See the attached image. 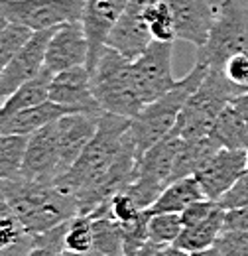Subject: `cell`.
<instances>
[{
  "instance_id": "6da1fadb",
  "label": "cell",
  "mask_w": 248,
  "mask_h": 256,
  "mask_svg": "<svg viewBox=\"0 0 248 256\" xmlns=\"http://www.w3.org/2000/svg\"><path fill=\"white\" fill-rule=\"evenodd\" d=\"M130 140V118L104 112L98 118L96 132L75 164L54 180V186L71 195L77 203L81 195L94 188L116 164Z\"/></svg>"
},
{
  "instance_id": "7a4b0ae2",
  "label": "cell",
  "mask_w": 248,
  "mask_h": 256,
  "mask_svg": "<svg viewBox=\"0 0 248 256\" xmlns=\"http://www.w3.org/2000/svg\"><path fill=\"white\" fill-rule=\"evenodd\" d=\"M0 188L12 213L20 219L30 236L42 234L79 215L75 199L58 190L54 182L46 184L16 178L0 182Z\"/></svg>"
},
{
  "instance_id": "3957f363",
  "label": "cell",
  "mask_w": 248,
  "mask_h": 256,
  "mask_svg": "<svg viewBox=\"0 0 248 256\" xmlns=\"http://www.w3.org/2000/svg\"><path fill=\"white\" fill-rule=\"evenodd\" d=\"M207 71H209L207 65L195 62L191 71L184 79H180L166 95L148 102L134 118H130V136L134 140L138 158L174 130L184 104L191 93L201 85Z\"/></svg>"
},
{
  "instance_id": "277c9868",
  "label": "cell",
  "mask_w": 248,
  "mask_h": 256,
  "mask_svg": "<svg viewBox=\"0 0 248 256\" xmlns=\"http://www.w3.org/2000/svg\"><path fill=\"white\" fill-rule=\"evenodd\" d=\"M242 91L224 77L222 69L209 67L201 85L187 98L178 116V122L170 134H176L184 140L209 136L217 116Z\"/></svg>"
},
{
  "instance_id": "5b68a950",
  "label": "cell",
  "mask_w": 248,
  "mask_h": 256,
  "mask_svg": "<svg viewBox=\"0 0 248 256\" xmlns=\"http://www.w3.org/2000/svg\"><path fill=\"white\" fill-rule=\"evenodd\" d=\"M91 87L98 106L104 112L134 118L144 108L132 79V60L120 56L108 46L102 50L91 71Z\"/></svg>"
},
{
  "instance_id": "8992f818",
  "label": "cell",
  "mask_w": 248,
  "mask_h": 256,
  "mask_svg": "<svg viewBox=\"0 0 248 256\" xmlns=\"http://www.w3.org/2000/svg\"><path fill=\"white\" fill-rule=\"evenodd\" d=\"M248 50V8L236 0H220L213 6V22L195 62L220 69L224 62Z\"/></svg>"
},
{
  "instance_id": "52a82bcc",
  "label": "cell",
  "mask_w": 248,
  "mask_h": 256,
  "mask_svg": "<svg viewBox=\"0 0 248 256\" xmlns=\"http://www.w3.org/2000/svg\"><path fill=\"white\" fill-rule=\"evenodd\" d=\"M83 6L85 0H0V18L40 32L81 20Z\"/></svg>"
},
{
  "instance_id": "ba28073f",
  "label": "cell",
  "mask_w": 248,
  "mask_h": 256,
  "mask_svg": "<svg viewBox=\"0 0 248 256\" xmlns=\"http://www.w3.org/2000/svg\"><path fill=\"white\" fill-rule=\"evenodd\" d=\"M172 42H152L144 54L132 60V79L144 106L166 95L178 79L172 73Z\"/></svg>"
},
{
  "instance_id": "9c48e42d",
  "label": "cell",
  "mask_w": 248,
  "mask_h": 256,
  "mask_svg": "<svg viewBox=\"0 0 248 256\" xmlns=\"http://www.w3.org/2000/svg\"><path fill=\"white\" fill-rule=\"evenodd\" d=\"M63 174L62 160H60V148H58V136L56 124L36 130L26 140V150L22 158V172L20 178L30 182H54L58 176Z\"/></svg>"
},
{
  "instance_id": "30bf717a",
  "label": "cell",
  "mask_w": 248,
  "mask_h": 256,
  "mask_svg": "<svg viewBox=\"0 0 248 256\" xmlns=\"http://www.w3.org/2000/svg\"><path fill=\"white\" fill-rule=\"evenodd\" d=\"M56 28L52 30H40L30 36V40L24 44V48L16 54V58L4 67L0 73V102L10 96L20 85L40 75L46 67V50L50 44V38Z\"/></svg>"
},
{
  "instance_id": "8fae6325",
  "label": "cell",
  "mask_w": 248,
  "mask_h": 256,
  "mask_svg": "<svg viewBox=\"0 0 248 256\" xmlns=\"http://www.w3.org/2000/svg\"><path fill=\"white\" fill-rule=\"evenodd\" d=\"M128 0H85L81 26L89 44V60L87 69L93 71L102 50L106 48V40L118 22Z\"/></svg>"
},
{
  "instance_id": "7c38bea8",
  "label": "cell",
  "mask_w": 248,
  "mask_h": 256,
  "mask_svg": "<svg viewBox=\"0 0 248 256\" xmlns=\"http://www.w3.org/2000/svg\"><path fill=\"white\" fill-rule=\"evenodd\" d=\"M152 0H128L118 22L106 40V46L128 60H136L154 42L144 20V8Z\"/></svg>"
},
{
  "instance_id": "4fadbf2b",
  "label": "cell",
  "mask_w": 248,
  "mask_h": 256,
  "mask_svg": "<svg viewBox=\"0 0 248 256\" xmlns=\"http://www.w3.org/2000/svg\"><path fill=\"white\" fill-rule=\"evenodd\" d=\"M246 172V150L218 148L217 154L195 174V178L203 190V195L211 201H218L220 195Z\"/></svg>"
},
{
  "instance_id": "5bb4252c",
  "label": "cell",
  "mask_w": 248,
  "mask_h": 256,
  "mask_svg": "<svg viewBox=\"0 0 248 256\" xmlns=\"http://www.w3.org/2000/svg\"><path fill=\"white\" fill-rule=\"evenodd\" d=\"M87 60H89V44L83 32L81 20L58 26L46 50V69L56 75L71 67L87 65Z\"/></svg>"
},
{
  "instance_id": "9a60e30c",
  "label": "cell",
  "mask_w": 248,
  "mask_h": 256,
  "mask_svg": "<svg viewBox=\"0 0 248 256\" xmlns=\"http://www.w3.org/2000/svg\"><path fill=\"white\" fill-rule=\"evenodd\" d=\"M102 112H69L58 118L56 124V136H58V148H60V160H62L63 172H67L75 160L81 156L85 146L91 142L96 132L98 118Z\"/></svg>"
},
{
  "instance_id": "2e32d148",
  "label": "cell",
  "mask_w": 248,
  "mask_h": 256,
  "mask_svg": "<svg viewBox=\"0 0 248 256\" xmlns=\"http://www.w3.org/2000/svg\"><path fill=\"white\" fill-rule=\"evenodd\" d=\"M50 100L69 106L73 110L85 112H102L91 87V71L81 67H71L62 73H56L50 83Z\"/></svg>"
},
{
  "instance_id": "e0dca14e",
  "label": "cell",
  "mask_w": 248,
  "mask_h": 256,
  "mask_svg": "<svg viewBox=\"0 0 248 256\" xmlns=\"http://www.w3.org/2000/svg\"><path fill=\"white\" fill-rule=\"evenodd\" d=\"M172 12L176 40L203 46L213 22V6L207 0H164Z\"/></svg>"
},
{
  "instance_id": "ac0fdd59",
  "label": "cell",
  "mask_w": 248,
  "mask_h": 256,
  "mask_svg": "<svg viewBox=\"0 0 248 256\" xmlns=\"http://www.w3.org/2000/svg\"><path fill=\"white\" fill-rule=\"evenodd\" d=\"M79 112L69 106H62L54 100H46L38 106H32L26 110H20L16 114L0 118V134H14V136H30L36 130L48 126L62 118L63 114Z\"/></svg>"
},
{
  "instance_id": "d6986e66",
  "label": "cell",
  "mask_w": 248,
  "mask_h": 256,
  "mask_svg": "<svg viewBox=\"0 0 248 256\" xmlns=\"http://www.w3.org/2000/svg\"><path fill=\"white\" fill-rule=\"evenodd\" d=\"M218 148L220 146L211 136L193 138V140H182V146H180L176 162H174V172H172L170 184L176 182V180H182V178L195 176L207 162L217 154Z\"/></svg>"
},
{
  "instance_id": "ffe728a7",
  "label": "cell",
  "mask_w": 248,
  "mask_h": 256,
  "mask_svg": "<svg viewBox=\"0 0 248 256\" xmlns=\"http://www.w3.org/2000/svg\"><path fill=\"white\" fill-rule=\"evenodd\" d=\"M89 217L93 223L94 252H98L100 256H124L122 224L110 215L108 203L100 205Z\"/></svg>"
},
{
  "instance_id": "44dd1931",
  "label": "cell",
  "mask_w": 248,
  "mask_h": 256,
  "mask_svg": "<svg viewBox=\"0 0 248 256\" xmlns=\"http://www.w3.org/2000/svg\"><path fill=\"white\" fill-rule=\"evenodd\" d=\"M54 73L48 71L44 67V71L40 75H36L34 79L26 81L24 85H20L10 96H6L0 104V118L16 114L20 110H26L32 106H38L46 100H50V83H52Z\"/></svg>"
},
{
  "instance_id": "7402d4cb",
  "label": "cell",
  "mask_w": 248,
  "mask_h": 256,
  "mask_svg": "<svg viewBox=\"0 0 248 256\" xmlns=\"http://www.w3.org/2000/svg\"><path fill=\"white\" fill-rule=\"evenodd\" d=\"M207 199L203 195V190L195 176L182 178L164 188V192L158 195L154 203L150 205V215L154 213H182L186 207H189L193 201Z\"/></svg>"
},
{
  "instance_id": "603a6c76",
  "label": "cell",
  "mask_w": 248,
  "mask_h": 256,
  "mask_svg": "<svg viewBox=\"0 0 248 256\" xmlns=\"http://www.w3.org/2000/svg\"><path fill=\"white\" fill-rule=\"evenodd\" d=\"M222 228H224V209L217 207V211L209 219L197 224H191V226H184V230L178 236V240L174 242V246H178L180 250H184L187 254L211 248V246H215Z\"/></svg>"
},
{
  "instance_id": "cb8c5ba5",
  "label": "cell",
  "mask_w": 248,
  "mask_h": 256,
  "mask_svg": "<svg viewBox=\"0 0 248 256\" xmlns=\"http://www.w3.org/2000/svg\"><path fill=\"white\" fill-rule=\"evenodd\" d=\"M209 136L220 148L248 150V120L228 102L217 116Z\"/></svg>"
},
{
  "instance_id": "d4e9b609",
  "label": "cell",
  "mask_w": 248,
  "mask_h": 256,
  "mask_svg": "<svg viewBox=\"0 0 248 256\" xmlns=\"http://www.w3.org/2000/svg\"><path fill=\"white\" fill-rule=\"evenodd\" d=\"M26 140L28 136L0 134V182L20 178Z\"/></svg>"
},
{
  "instance_id": "484cf974",
  "label": "cell",
  "mask_w": 248,
  "mask_h": 256,
  "mask_svg": "<svg viewBox=\"0 0 248 256\" xmlns=\"http://www.w3.org/2000/svg\"><path fill=\"white\" fill-rule=\"evenodd\" d=\"M144 20L154 42H176V26L164 0H152L144 8Z\"/></svg>"
},
{
  "instance_id": "4316f807",
  "label": "cell",
  "mask_w": 248,
  "mask_h": 256,
  "mask_svg": "<svg viewBox=\"0 0 248 256\" xmlns=\"http://www.w3.org/2000/svg\"><path fill=\"white\" fill-rule=\"evenodd\" d=\"M184 230L180 213H154L148 219V238L158 246L174 244Z\"/></svg>"
},
{
  "instance_id": "83f0119b",
  "label": "cell",
  "mask_w": 248,
  "mask_h": 256,
  "mask_svg": "<svg viewBox=\"0 0 248 256\" xmlns=\"http://www.w3.org/2000/svg\"><path fill=\"white\" fill-rule=\"evenodd\" d=\"M32 34H34L32 30L20 24H12V22L4 24V28L0 30V73L24 48V44L30 40Z\"/></svg>"
},
{
  "instance_id": "f1b7e54d",
  "label": "cell",
  "mask_w": 248,
  "mask_h": 256,
  "mask_svg": "<svg viewBox=\"0 0 248 256\" xmlns=\"http://www.w3.org/2000/svg\"><path fill=\"white\" fill-rule=\"evenodd\" d=\"M65 250L69 252L93 250V223L89 215H77L69 221L65 232Z\"/></svg>"
},
{
  "instance_id": "f546056e",
  "label": "cell",
  "mask_w": 248,
  "mask_h": 256,
  "mask_svg": "<svg viewBox=\"0 0 248 256\" xmlns=\"http://www.w3.org/2000/svg\"><path fill=\"white\" fill-rule=\"evenodd\" d=\"M148 219L150 211H142L134 221L122 224L124 236V256H136L148 244Z\"/></svg>"
},
{
  "instance_id": "4dcf8cb0",
  "label": "cell",
  "mask_w": 248,
  "mask_h": 256,
  "mask_svg": "<svg viewBox=\"0 0 248 256\" xmlns=\"http://www.w3.org/2000/svg\"><path fill=\"white\" fill-rule=\"evenodd\" d=\"M215 246L220 256H248V230L222 228Z\"/></svg>"
},
{
  "instance_id": "1f68e13d",
  "label": "cell",
  "mask_w": 248,
  "mask_h": 256,
  "mask_svg": "<svg viewBox=\"0 0 248 256\" xmlns=\"http://www.w3.org/2000/svg\"><path fill=\"white\" fill-rule=\"evenodd\" d=\"M224 77L234 85L238 87L242 93L248 91V50L246 52H240L232 58H228L224 65L220 67Z\"/></svg>"
},
{
  "instance_id": "d6a6232c",
  "label": "cell",
  "mask_w": 248,
  "mask_h": 256,
  "mask_svg": "<svg viewBox=\"0 0 248 256\" xmlns=\"http://www.w3.org/2000/svg\"><path fill=\"white\" fill-rule=\"evenodd\" d=\"M218 207L224 211H232V209H240L248 205V172L242 174L226 192L220 195L217 201Z\"/></svg>"
},
{
  "instance_id": "836d02e7",
  "label": "cell",
  "mask_w": 248,
  "mask_h": 256,
  "mask_svg": "<svg viewBox=\"0 0 248 256\" xmlns=\"http://www.w3.org/2000/svg\"><path fill=\"white\" fill-rule=\"evenodd\" d=\"M108 211H110V215H112L120 224L134 221V219L142 213V209L134 203V199L126 192L116 193V195L108 201Z\"/></svg>"
},
{
  "instance_id": "e575fe53",
  "label": "cell",
  "mask_w": 248,
  "mask_h": 256,
  "mask_svg": "<svg viewBox=\"0 0 248 256\" xmlns=\"http://www.w3.org/2000/svg\"><path fill=\"white\" fill-rule=\"evenodd\" d=\"M218 203L217 201H211V199H199V201H193L189 207H186L180 215H182V223L184 226H191V224H197L205 219H209L215 211H217Z\"/></svg>"
},
{
  "instance_id": "d590c367",
  "label": "cell",
  "mask_w": 248,
  "mask_h": 256,
  "mask_svg": "<svg viewBox=\"0 0 248 256\" xmlns=\"http://www.w3.org/2000/svg\"><path fill=\"white\" fill-rule=\"evenodd\" d=\"M224 228L248 230V205L240 207V209L224 211Z\"/></svg>"
},
{
  "instance_id": "8d00e7d4",
  "label": "cell",
  "mask_w": 248,
  "mask_h": 256,
  "mask_svg": "<svg viewBox=\"0 0 248 256\" xmlns=\"http://www.w3.org/2000/svg\"><path fill=\"white\" fill-rule=\"evenodd\" d=\"M230 104H232V106H234V108H236V110L248 120V91L234 96V98L230 100Z\"/></svg>"
},
{
  "instance_id": "74e56055",
  "label": "cell",
  "mask_w": 248,
  "mask_h": 256,
  "mask_svg": "<svg viewBox=\"0 0 248 256\" xmlns=\"http://www.w3.org/2000/svg\"><path fill=\"white\" fill-rule=\"evenodd\" d=\"M187 252L184 250H180L178 246H174V244H166V246H158L156 248L154 256H186Z\"/></svg>"
},
{
  "instance_id": "f35d334b",
  "label": "cell",
  "mask_w": 248,
  "mask_h": 256,
  "mask_svg": "<svg viewBox=\"0 0 248 256\" xmlns=\"http://www.w3.org/2000/svg\"><path fill=\"white\" fill-rule=\"evenodd\" d=\"M186 256H220L217 250V246H211V248H205V250H199V252H189Z\"/></svg>"
},
{
  "instance_id": "ab89813d",
  "label": "cell",
  "mask_w": 248,
  "mask_h": 256,
  "mask_svg": "<svg viewBox=\"0 0 248 256\" xmlns=\"http://www.w3.org/2000/svg\"><path fill=\"white\" fill-rule=\"evenodd\" d=\"M62 256H100V254L94 252V250H89V252H69V250H63Z\"/></svg>"
},
{
  "instance_id": "60d3db41",
  "label": "cell",
  "mask_w": 248,
  "mask_h": 256,
  "mask_svg": "<svg viewBox=\"0 0 248 256\" xmlns=\"http://www.w3.org/2000/svg\"><path fill=\"white\" fill-rule=\"evenodd\" d=\"M4 24H6V20H2V18H0V30L4 28Z\"/></svg>"
},
{
  "instance_id": "b9f144b4",
  "label": "cell",
  "mask_w": 248,
  "mask_h": 256,
  "mask_svg": "<svg viewBox=\"0 0 248 256\" xmlns=\"http://www.w3.org/2000/svg\"><path fill=\"white\" fill-rule=\"evenodd\" d=\"M246 158H248V150H246Z\"/></svg>"
}]
</instances>
